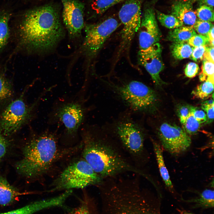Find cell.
Listing matches in <instances>:
<instances>
[{"instance_id": "obj_1", "label": "cell", "mask_w": 214, "mask_h": 214, "mask_svg": "<svg viewBox=\"0 0 214 214\" xmlns=\"http://www.w3.org/2000/svg\"><path fill=\"white\" fill-rule=\"evenodd\" d=\"M80 130L82 158L102 179L116 177L127 173L149 179L103 129L85 125Z\"/></svg>"}, {"instance_id": "obj_2", "label": "cell", "mask_w": 214, "mask_h": 214, "mask_svg": "<svg viewBox=\"0 0 214 214\" xmlns=\"http://www.w3.org/2000/svg\"><path fill=\"white\" fill-rule=\"evenodd\" d=\"M56 131L46 129L25 146L23 158L15 165L19 174L33 178L45 176L61 160L81 150V142L69 147L60 145Z\"/></svg>"}, {"instance_id": "obj_3", "label": "cell", "mask_w": 214, "mask_h": 214, "mask_svg": "<svg viewBox=\"0 0 214 214\" xmlns=\"http://www.w3.org/2000/svg\"><path fill=\"white\" fill-rule=\"evenodd\" d=\"M64 33L58 13L50 5L29 11L21 26L22 42L26 46L36 50L52 48L62 39Z\"/></svg>"}, {"instance_id": "obj_4", "label": "cell", "mask_w": 214, "mask_h": 214, "mask_svg": "<svg viewBox=\"0 0 214 214\" xmlns=\"http://www.w3.org/2000/svg\"><path fill=\"white\" fill-rule=\"evenodd\" d=\"M104 214H160L134 180L116 183L107 188L101 197Z\"/></svg>"}, {"instance_id": "obj_5", "label": "cell", "mask_w": 214, "mask_h": 214, "mask_svg": "<svg viewBox=\"0 0 214 214\" xmlns=\"http://www.w3.org/2000/svg\"><path fill=\"white\" fill-rule=\"evenodd\" d=\"M103 129L118 144L134 165L143 169L147 157L145 133L140 124L126 116L117 119L113 126Z\"/></svg>"}, {"instance_id": "obj_6", "label": "cell", "mask_w": 214, "mask_h": 214, "mask_svg": "<svg viewBox=\"0 0 214 214\" xmlns=\"http://www.w3.org/2000/svg\"><path fill=\"white\" fill-rule=\"evenodd\" d=\"M83 96L60 97L53 105L48 115L50 125L63 126L64 136L69 139L76 138L90 109L86 106Z\"/></svg>"}, {"instance_id": "obj_7", "label": "cell", "mask_w": 214, "mask_h": 214, "mask_svg": "<svg viewBox=\"0 0 214 214\" xmlns=\"http://www.w3.org/2000/svg\"><path fill=\"white\" fill-rule=\"evenodd\" d=\"M103 179L82 158L70 163L50 185L48 192L98 187Z\"/></svg>"}, {"instance_id": "obj_8", "label": "cell", "mask_w": 214, "mask_h": 214, "mask_svg": "<svg viewBox=\"0 0 214 214\" xmlns=\"http://www.w3.org/2000/svg\"><path fill=\"white\" fill-rule=\"evenodd\" d=\"M114 92L129 108L139 113L150 112L157 105L155 92L142 82L135 80L120 84L106 82Z\"/></svg>"}, {"instance_id": "obj_9", "label": "cell", "mask_w": 214, "mask_h": 214, "mask_svg": "<svg viewBox=\"0 0 214 214\" xmlns=\"http://www.w3.org/2000/svg\"><path fill=\"white\" fill-rule=\"evenodd\" d=\"M141 7L140 0H127L119 11V18L123 27L121 32L117 57L128 51L132 40L138 31L142 16Z\"/></svg>"}, {"instance_id": "obj_10", "label": "cell", "mask_w": 214, "mask_h": 214, "mask_svg": "<svg viewBox=\"0 0 214 214\" xmlns=\"http://www.w3.org/2000/svg\"><path fill=\"white\" fill-rule=\"evenodd\" d=\"M121 23L114 17L99 23L85 26V36L82 45L83 52L90 59L95 57L111 35Z\"/></svg>"}, {"instance_id": "obj_11", "label": "cell", "mask_w": 214, "mask_h": 214, "mask_svg": "<svg viewBox=\"0 0 214 214\" xmlns=\"http://www.w3.org/2000/svg\"><path fill=\"white\" fill-rule=\"evenodd\" d=\"M46 94L44 91L30 107L23 101L22 96L12 102L2 113L0 118V130L6 135L16 131L31 116V112L39 100Z\"/></svg>"}, {"instance_id": "obj_12", "label": "cell", "mask_w": 214, "mask_h": 214, "mask_svg": "<svg viewBox=\"0 0 214 214\" xmlns=\"http://www.w3.org/2000/svg\"><path fill=\"white\" fill-rule=\"evenodd\" d=\"M158 135L163 147L171 154H178L185 152L191 144L190 136L183 129L168 123L160 125Z\"/></svg>"}, {"instance_id": "obj_13", "label": "cell", "mask_w": 214, "mask_h": 214, "mask_svg": "<svg viewBox=\"0 0 214 214\" xmlns=\"http://www.w3.org/2000/svg\"><path fill=\"white\" fill-rule=\"evenodd\" d=\"M162 51L160 44L157 43L147 48L139 49L137 55L139 63L145 69L155 84L158 87L164 84L159 75L164 68Z\"/></svg>"}, {"instance_id": "obj_14", "label": "cell", "mask_w": 214, "mask_h": 214, "mask_svg": "<svg viewBox=\"0 0 214 214\" xmlns=\"http://www.w3.org/2000/svg\"><path fill=\"white\" fill-rule=\"evenodd\" d=\"M138 32L139 49L147 48L160 39L161 34L152 7L148 6L144 9Z\"/></svg>"}, {"instance_id": "obj_15", "label": "cell", "mask_w": 214, "mask_h": 214, "mask_svg": "<svg viewBox=\"0 0 214 214\" xmlns=\"http://www.w3.org/2000/svg\"><path fill=\"white\" fill-rule=\"evenodd\" d=\"M64 23L72 38L79 37L84 27V4L79 0H61Z\"/></svg>"}, {"instance_id": "obj_16", "label": "cell", "mask_w": 214, "mask_h": 214, "mask_svg": "<svg viewBox=\"0 0 214 214\" xmlns=\"http://www.w3.org/2000/svg\"><path fill=\"white\" fill-rule=\"evenodd\" d=\"M67 198V193L63 192L55 197L37 201L18 209L0 214H32L46 209L62 206Z\"/></svg>"}, {"instance_id": "obj_17", "label": "cell", "mask_w": 214, "mask_h": 214, "mask_svg": "<svg viewBox=\"0 0 214 214\" xmlns=\"http://www.w3.org/2000/svg\"><path fill=\"white\" fill-rule=\"evenodd\" d=\"M191 0H176L171 7V15L176 17L183 26H192L198 19Z\"/></svg>"}, {"instance_id": "obj_18", "label": "cell", "mask_w": 214, "mask_h": 214, "mask_svg": "<svg viewBox=\"0 0 214 214\" xmlns=\"http://www.w3.org/2000/svg\"><path fill=\"white\" fill-rule=\"evenodd\" d=\"M28 193L20 192L10 185L4 177H0V205L6 206L14 202L19 196Z\"/></svg>"}, {"instance_id": "obj_19", "label": "cell", "mask_w": 214, "mask_h": 214, "mask_svg": "<svg viewBox=\"0 0 214 214\" xmlns=\"http://www.w3.org/2000/svg\"><path fill=\"white\" fill-rule=\"evenodd\" d=\"M152 141L161 176L167 188L172 191L173 186L165 163L162 148L156 142L152 139Z\"/></svg>"}, {"instance_id": "obj_20", "label": "cell", "mask_w": 214, "mask_h": 214, "mask_svg": "<svg viewBox=\"0 0 214 214\" xmlns=\"http://www.w3.org/2000/svg\"><path fill=\"white\" fill-rule=\"evenodd\" d=\"M196 34L193 27L182 26L170 31L167 38L173 43L188 42Z\"/></svg>"}, {"instance_id": "obj_21", "label": "cell", "mask_w": 214, "mask_h": 214, "mask_svg": "<svg viewBox=\"0 0 214 214\" xmlns=\"http://www.w3.org/2000/svg\"><path fill=\"white\" fill-rule=\"evenodd\" d=\"M214 191L206 189L197 197L185 200V202L194 204L195 207L208 208L214 207Z\"/></svg>"}, {"instance_id": "obj_22", "label": "cell", "mask_w": 214, "mask_h": 214, "mask_svg": "<svg viewBox=\"0 0 214 214\" xmlns=\"http://www.w3.org/2000/svg\"><path fill=\"white\" fill-rule=\"evenodd\" d=\"M194 48L189 44L188 41L173 43L171 46L170 50L175 59L181 60L190 57Z\"/></svg>"}, {"instance_id": "obj_23", "label": "cell", "mask_w": 214, "mask_h": 214, "mask_svg": "<svg viewBox=\"0 0 214 214\" xmlns=\"http://www.w3.org/2000/svg\"><path fill=\"white\" fill-rule=\"evenodd\" d=\"M214 76L208 77L205 81L198 86L192 93L196 97L202 99L207 98L213 93Z\"/></svg>"}, {"instance_id": "obj_24", "label": "cell", "mask_w": 214, "mask_h": 214, "mask_svg": "<svg viewBox=\"0 0 214 214\" xmlns=\"http://www.w3.org/2000/svg\"><path fill=\"white\" fill-rule=\"evenodd\" d=\"M10 17L8 13L0 12V49L6 45L9 37L8 22Z\"/></svg>"}, {"instance_id": "obj_25", "label": "cell", "mask_w": 214, "mask_h": 214, "mask_svg": "<svg viewBox=\"0 0 214 214\" xmlns=\"http://www.w3.org/2000/svg\"><path fill=\"white\" fill-rule=\"evenodd\" d=\"M158 20L163 26L169 29H174L183 26L181 22L172 15H167L156 10Z\"/></svg>"}, {"instance_id": "obj_26", "label": "cell", "mask_w": 214, "mask_h": 214, "mask_svg": "<svg viewBox=\"0 0 214 214\" xmlns=\"http://www.w3.org/2000/svg\"><path fill=\"white\" fill-rule=\"evenodd\" d=\"M125 0H94L92 7L96 13L101 14L112 6Z\"/></svg>"}, {"instance_id": "obj_27", "label": "cell", "mask_w": 214, "mask_h": 214, "mask_svg": "<svg viewBox=\"0 0 214 214\" xmlns=\"http://www.w3.org/2000/svg\"><path fill=\"white\" fill-rule=\"evenodd\" d=\"M201 124L191 112L182 124L183 129L189 135H194L199 130L201 126Z\"/></svg>"}, {"instance_id": "obj_28", "label": "cell", "mask_w": 214, "mask_h": 214, "mask_svg": "<svg viewBox=\"0 0 214 214\" xmlns=\"http://www.w3.org/2000/svg\"><path fill=\"white\" fill-rule=\"evenodd\" d=\"M198 19L204 21L213 22L214 21V9L209 6H200L195 11Z\"/></svg>"}, {"instance_id": "obj_29", "label": "cell", "mask_w": 214, "mask_h": 214, "mask_svg": "<svg viewBox=\"0 0 214 214\" xmlns=\"http://www.w3.org/2000/svg\"><path fill=\"white\" fill-rule=\"evenodd\" d=\"M12 94L10 84L5 77L0 73V102L9 98Z\"/></svg>"}, {"instance_id": "obj_30", "label": "cell", "mask_w": 214, "mask_h": 214, "mask_svg": "<svg viewBox=\"0 0 214 214\" xmlns=\"http://www.w3.org/2000/svg\"><path fill=\"white\" fill-rule=\"evenodd\" d=\"M214 63L203 59L202 66V72L200 73L199 78L201 81L206 80L208 77L214 76Z\"/></svg>"}, {"instance_id": "obj_31", "label": "cell", "mask_w": 214, "mask_h": 214, "mask_svg": "<svg viewBox=\"0 0 214 214\" xmlns=\"http://www.w3.org/2000/svg\"><path fill=\"white\" fill-rule=\"evenodd\" d=\"M67 214H92L86 195L83 197L80 204L77 207L72 209Z\"/></svg>"}, {"instance_id": "obj_32", "label": "cell", "mask_w": 214, "mask_h": 214, "mask_svg": "<svg viewBox=\"0 0 214 214\" xmlns=\"http://www.w3.org/2000/svg\"><path fill=\"white\" fill-rule=\"evenodd\" d=\"M213 26V24L211 22L202 21L198 19L193 27L195 31L199 34L207 36Z\"/></svg>"}, {"instance_id": "obj_33", "label": "cell", "mask_w": 214, "mask_h": 214, "mask_svg": "<svg viewBox=\"0 0 214 214\" xmlns=\"http://www.w3.org/2000/svg\"><path fill=\"white\" fill-rule=\"evenodd\" d=\"M189 44L193 47L207 45L209 43L207 36L198 34L192 37L188 41Z\"/></svg>"}, {"instance_id": "obj_34", "label": "cell", "mask_w": 214, "mask_h": 214, "mask_svg": "<svg viewBox=\"0 0 214 214\" xmlns=\"http://www.w3.org/2000/svg\"><path fill=\"white\" fill-rule=\"evenodd\" d=\"M207 45L194 47L190 57V59L196 62H199L203 60Z\"/></svg>"}, {"instance_id": "obj_35", "label": "cell", "mask_w": 214, "mask_h": 214, "mask_svg": "<svg viewBox=\"0 0 214 214\" xmlns=\"http://www.w3.org/2000/svg\"><path fill=\"white\" fill-rule=\"evenodd\" d=\"M199 70V66L197 64L190 62L186 64L184 69V73L186 77L192 78L197 74Z\"/></svg>"}, {"instance_id": "obj_36", "label": "cell", "mask_w": 214, "mask_h": 214, "mask_svg": "<svg viewBox=\"0 0 214 214\" xmlns=\"http://www.w3.org/2000/svg\"><path fill=\"white\" fill-rule=\"evenodd\" d=\"M192 106L183 105L179 107L178 114L181 123H183L191 112Z\"/></svg>"}, {"instance_id": "obj_37", "label": "cell", "mask_w": 214, "mask_h": 214, "mask_svg": "<svg viewBox=\"0 0 214 214\" xmlns=\"http://www.w3.org/2000/svg\"><path fill=\"white\" fill-rule=\"evenodd\" d=\"M191 112L195 118L201 124L206 122L207 120L206 113L202 109L192 106Z\"/></svg>"}, {"instance_id": "obj_38", "label": "cell", "mask_w": 214, "mask_h": 214, "mask_svg": "<svg viewBox=\"0 0 214 214\" xmlns=\"http://www.w3.org/2000/svg\"><path fill=\"white\" fill-rule=\"evenodd\" d=\"M202 108L206 112L207 123L211 122L214 119V104H207L202 103Z\"/></svg>"}, {"instance_id": "obj_39", "label": "cell", "mask_w": 214, "mask_h": 214, "mask_svg": "<svg viewBox=\"0 0 214 214\" xmlns=\"http://www.w3.org/2000/svg\"><path fill=\"white\" fill-rule=\"evenodd\" d=\"M7 146L8 143L7 141L0 133V160L5 155Z\"/></svg>"}, {"instance_id": "obj_40", "label": "cell", "mask_w": 214, "mask_h": 214, "mask_svg": "<svg viewBox=\"0 0 214 214\" xmlns=\"http://www.w3.org/2000/svg\"><path fill=\"white\" fill-rule=\"evenodd\" d=\"M207 45L204 55L203 59L214 63V47L210 45L209 46Z\"/></svg>"}, {"instance_id": "obj_41", "label": "cell", "mask_w": 214, "mask_h": 214, "mask_svg": "<svg viewBox=\"0 0 214 214\" xmlns=\"http://www.w3.org/2000/svg\"><path fill=\"white\" fill-rule=\"evenodd\" d=\"M200 6L205 5L213 8L214 0H199Z\"/></svg>"}, {"instance_id": "obj_42", "label": "cell", "mask_w": 214, "mask_h": 214, "mask_svg": "<svg viewBox=\"0 0 214 214\" xmlns=\"http://www.w3.org/2000/svg\"><path fill=\"white\" fill-rule=\"evenodd\" d=\"M209 42L214 41V26H213L207 34Z\"/></svg>"}, {"instance_id": "obj_43", "label": "cell", "mask_w": 214, "mask_h": 214, "mask_svg": "<svg viewBox=\"0 0 214 214\" xmlns=\"http://www.w3.org/2000/svg\"><path fill=\"white\" fill-rule=\"evenodd\" d=\"M177 210L180 214H193L184 210L178 209Z\"/></svg>"}, {"instance_id": "obj_44", "label": "cell", "mask_w": 214, "mask_h": 214, "mask_svg": "<svg viewBox=\"0 0 214 214\" xmlns=\"http://www.w3.org/2000/svg\"><path fill=\"white\" fill-rule=\"evenodd\" d=\"M191 0L193 2H196V1H198L199 0Z\"/></svg>"}]
</instances>
